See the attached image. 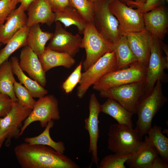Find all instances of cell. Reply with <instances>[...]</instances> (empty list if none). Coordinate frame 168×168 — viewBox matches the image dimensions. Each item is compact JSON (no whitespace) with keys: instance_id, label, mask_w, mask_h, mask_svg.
<instances>
[{"instance_id":"6da1fadb","label":"cell","mask_w":168,"mask_h":168,"mask_svg":"<svg viewBox=\"0 0 168 168\" xmlns=\"http://www.w3.org/2000/svg\"><path fill=\"white\" fill-rule=\"evenodd\" d=\"M22 168H79V165L64 153L49 146L24 142L14 149Z\"/></svg>"},{"instance_id":"7a4b0ae2","label":"cell","mask_w":168,"mask_h":168,"mask_svg":"<svg viewBox=\"0 0 168 168\" xmlns=\"http://www.w3.org/2000/svg\"><path fill=\"white\" fill-rule=\"evenodd\" d=\"M162 83L157 81L153 88L138 100L136 107L138 119L135 129L141 139L151 129L153 118L167 101L164 95Z\"/></svg>"},{"instance_id":"3957f363","label":"cell","mask_w":168,"mask_h":168,"mask_svg":"<svg viewBox=\"0 0 168 168\" xmlns=\"http://www.w3.org/2000/svg\"><path fill=\"white\" fill-rule=\"evenodd\" d=\"M128 66L105 75L93 85V89L100 92L128 83L146 81L147 66L137 61Z\"/></svg>"},{"instance_id":"277c9868","label":"cell","mask_w":168,"mask_h":168,"mask_svg":"<svg viewBox=\"0 0 168 168\" xmlns=\"http://www.w3.org/2000/svg\"><path fill=\"white\" fill-rule=\"evenodd\" d=\"M108 136V148L112 152L120 155L135 152L142 142L135 129L118 124L110 125Z\"/></svg>"},{"instance_id":"5b68a950","label":"cell","mask_w":168,"mask_h":168,"mask_svg":"<svg viewBox=\"0 0 168 168\" xmlns=\"http://www.w3.org/2000/svg\"><path fill=\"white\" fill-rule=\"evenodd\" d=\"M164 43L162 40L151 34L150 53L147 67L145 81V93L150 91L156 82L160 80L162 83L168 81V75L164 71L168 68V57L164 54Z\"/></svg>"},{"instance_id":"8992f818","label":"cell","mask_w":168,"mask_h":168,"mask_svg":"<svg viewBox=\"0 0 168 168\" xmlns=\"http://www.w3.org/2000/svg\"><path fill=\"white\" fill-rule=\"evenodd\" d=\"M83 34L81 48H84L86 53L85 59L82 63L84 71L104 54L113 51L114 44L100 34L92 22H87Z\"/></svg>"},{"instance_id":"52a82bcc","label":"cell","mask_w":168,"mask_h":168,"mask_svg":"<svg viewBox=\"0 0 168 168\" xmlns=\"http://www.w3.org/2000/svg\"><path fill=\"white\" fill-rule=\"evenodd\" d=\"M110 0H96L94 3L92 23L100 34L114 44L121 35L119 21L109 8Z\"/></svg>"},{"instance_id":"ba28073f","label":"cell","mask_w":168,"mask_h":168,"mask_svg":"<svg viewBox=\"0 0 168 168\" xmlns=\"http://www.w3.org/2000/svg\"><path fill=\"white\" fill-rule=\"evenodd\" d=\"M118 70L116 59L114 51L106 53L84 72L77 88V95L82 98L88 88L103 76Z\"/></svg>"},{"instance_id":"9c48e42d","label":"cell","mask_w":168,"mask_h":168,"mask_svg":"<svg viewBox=\"0 0 168 168\" xmlns=\"http://www.w3.org/2000/svg\"><path fill=\"white\" fill-rule=\"evenodd\" d=\"M60 119L57 100L53 95H46L36 101L30 113L23 122L19 137L22 135L28 126L33 122L39 121L41 127L45 128L51 120H59Z\"/></svg>"},{"instance_id":"30bf717a","label":"cell","mask_w":168,"mask_h":168,"mask_svg":"<svg viewBox=\"0 0 168 168\" xmlns=\"http://www.w3.org/2000/svg\"><path fill=\"white\" fill-rule=\"evenodd\" d=\"M145 81L128 83L100 92L101 97L113 99L124 107L136 114V107L145 93Z\"/></svg>"},{"instance_id":"8fae6325","label":"cell","mask_w":168,"mask_h":168,"mask_svg":"<svg viewBox=\"0 0 168 168\" xmlns=\"http://www.w3.org/2000/svg\"><path fill=\"white\" fill-rule=\"evenodd\" d=\"M108 7L119 21L120 34L145 30L143 13L139 9H133L118 0H111Z\"/></svg>"},{"instance_id":"7c38bea8","label":"cell","mask_w":168,"mask_h":168,"mask_svg":"<svg viewBox=\"0 0 168 168\" xmlns=\"http://www.w3.org/2000/svg\"><path fill=\"white\" fill-rule=\"evenodd\" d=\"M89 110V116L84 121V127L88 131L89 137L88 152L91 156V160L89 166L90 167L93 164L97 166L99 161L97 142L99 137L98 117L100 112V104L94 93L91 95Z\"/></svg>"},{"instance_id":"4fadbf2b","label":"cell","mask_w":168,"mask_h":168,"mask_svg":"<svg viewBox=\"0 0 168 168\" xmlns=\"http://www.w3.org/2000/svg\"><path fill=\"white\" fill-rule=\"evenodd\" d=\"M32 110L22 106L17 101H14L10 111L0 118V129L6 135L7 145H10L11 139L19 137L22 124Z\"/></svg>"},{"instance_id":"5bb4252c","label":"cell","mask_w":168,"mask_h":168,"mask_svg":"<svg viewBox=\"0 0 168 168\" xmlns=\"http://www.w3.org/2000/svg\"><path fill=\"white\" fill-rule=\"evenodd\" d=\"M55 22V30L47 47L73 57L81 48L82 38L78 34L74 35L67 31L60 22Z\"/></svg>"},{"instance_id":"9a60e30c","label":"cell","mask_w":168,"mask_h":168,"mask_svg":"<svg viewBox=\"0 0 168 168\" xmlns=\"http://www.w3.org/2000/svg\"><path fill=\"white\" fill-rule=\"evenodd\" d=\"M145 30L162 40L168 30V14L165 5L159 6L143 14Z\"/></svg>"},{"instance_id":"2e32d148","label":"cell","mask_w":168,"mask_h":168,"mask_svg":"<svg viewBox=\"0 0 168 168\" xmlns=\"http://www.w3.org/2000/svg\"><path fill=\"white\" fill-rule=\"evenodd\" d=\"M20 59L19 65L22 71L26 72L32 79L44 86L47 83L45 72L38 56L28 45L21 49Z\"/></svg>"},{"instance_id":"e0dca14e","label":"cell","mask_w":168,"mask_h":168,"mask_svg":"<svg viewBox=\"0 0 168 168\" xmlns=\"http://www.w3.org/2000/svg\"><path fill=\"white\" fill-rule=\"evenodd\" d=\"M127 38L129 46L138 61L147 66L150 55L151 34L145 30L137 32L121 33Z\"/></svg>"},{"instance_id":"ac0fdd59","label":"cell","mask_w":168,"mask_h":168,"mask_svg":"<svg viewBox=\"0 0 168 168\" xmlns=\"http://www.w3.org/2000/svg\"><path fill=\"white\" fill-rule=\"evenodd\" d=\"M20 5L10 13L6 22L0 24V43L6 44L23 27L26 25L27 17Z\"/></svg>"},{"instance_id":"d6986e66","label":"cell","mask_w":168,"mask_h":168,"mask_svg":"<svg viewBox=\"0 0 168 168\" xmlns=\"http://www.w3.org/2000/svg\"><path fill=\"white\" fill-rule=\"evenodd\" d=\"M27 11L26 25L29 27L40 23L50 26L54 22L55 13L46 0H34Z\"/></svg>"},{"instance_id":"ffe728a7","label":"cell","mask_w":168,"mask_h":168,"mask_svg":"<svg viewBox=\"0 0 168 168\" xmlns=\"http://www.w3.org/2000/svg\"><path fill=\"white\" fill-rule=\"evenodd\" d=\"M44 71L46 72L58 66L69 68L75 64L76 61L69 54L58 52L46 47L44 52L38 56Z\"/></svg>"},{"instance_id":"44dd1931","label":"cell","mask_w":168,"mask_h":168,"mask_svg":"<svg viewBox=\"0 0 168 168\" xmlns=\"http://www.w3.org/2000/svg\"><path fill=\"white\" fill-rule=\"evenodd\" d=\"M100 112L113 117L119 124L133 128L132 118L134 114L113 99L108 98L100 105Z\"/></svg>"},{"instance_id":"7402d4cb","label":"cell","mask_w":168,"mask_h":168,"mask_svg":"<svg viewBox=\"0 0 168 168\" xmlns=\"http://www.w3.org/2000/svg\"><path fill=\"white\" fill-rule=\"evenodd\" d=\"M54 13L55 22L59 21L63 23L65 29L75 25L77 27L79 33L83 34L88 22L71 4Z\"/></svg>"},{"instance_id":"603a6c76","label":"cell","mask_w":168,"mask_h":168,"mask_svg":"<svg viewBox=\"0 0 168 168\" xmlns=\"http://www.w3.org/2000/svg\"><path fill=\"white\" fill-rule=\"evenodd\" d=\"M10 61L13 74L16 76L20 83L28 90L33 98H39L48 94V91L44 87L24 73L20 67L19 59L16 56L12 57Z\"/></svg>"},{"instance_id":"cb8c5ba5","label":"cell","mask_w":168,"mask_h":168,"mask_svg":"<svg viewBox=\"0 0 168 168\" xmlns=\"http://www.w3.org/2000/svg\"><path fill=\"white\" fill-rule=\"evenodd\" d=\"M158 156L156 149L144 141L140 148L133 153L125 163L131 168H147Z\"/></svg>"},{"instance_id":"d4e9b609","label":"cell","mask_w":168,"mask_h":168,"mask_svg":"<svg viewBox=\"0 0 168 168\" xmlns=\"http://www.w3.org/2000/svg\"><path fill=\"white\" fill-rule=\"evenodd\" d=\"M144 141L154 147L165 161L168 162V138L162 133L161 127L154 125L148 132Z\"/></svg>"},{"instance_id":"484cf974","label":"cell","mask_w":168,"mask_h":168,"mask_svg":"<svg viewBox=\"0 0 168 168\" xmlns=\"http://www.w3.org/2000/svg\"><path fill=\"white\" fill-rule=\"evenodd\" d=\"M52 33L43 31L39 24L30 27L27 44L38 56L44 52L47 42L50 40Z\"/></svg>"},{"instance_id":"4316f807","label":"cell","mask_w":168,"mask_h":168,"mask_svg":"<svg viewBox=\"0 0 168 168\" xmlns=\"http://www.w3.org/2000/svg\"><path fill=\"white\" fill-rule=\"evenodd\" d=\"M118 70L124 68L138 61L128 45L126 35L121 34L118 41L114 44V50Z\"/></svg>"},{"instance_id":"83f0119b","label":"cell","mask_w":168,"mask_h":168,"mask_svg":"<svg viewBox=\"0 0 168 168\" xmlns=\"http://www.w3.org/2000/svg\"><path fill=\"white\" fill-rule=\"evenodd\" d=\"M29 28L30 27L27 25L23 27L0 50V65L16 50L27 45V39Z\"/></svg>"},{"instance_id":"f1b7e54d","label":"cell","mask_w":168,"mask_h":168,"mask_svg":"<svg viewBox=\"0 0 168 168\" xmlns=\"http://www.w3.org/2000/svg\"><path fill=\"white\" fill-rule=\"evenodd\" d=\"M12 65L8 59L0 65V92L8 96L13 101H17L14 91L16 81Z\"/></svg>"},{"instance_id":"f546056e","label":"cell","mask_w":168,"mask_h":168,"mask_svg":"<svg viewBox=\"0 0 168 168\" xmlns=\"http://www.w3.org/2000/svg\"><path fill=\"white\" fill-rule=\"evenodd\" d=\"M54 120L49 121L44 131L39 135L33 137H26L24 142L30 144H40L51 147L56 151L64 153L66 148L63 142L54 141L50 135V129L53 127Z\"/></svg>"},{"instance_id":"4dcf8cb0","label":"cell","mask_w":168,"mask_h":168,"mask_svg":"<svg viewBox=\"0 0 168 168\" xmlns=\"http://www.w3.org/2000/svg\"><path fill=\"white\" fill-rule=\"evenodd\" d=\"M133 153L126 155H120L114 153L104 157L98 164L99 168H125L126 161Z\"/></svg>"},{"instance_id":"1f68e13d","label":"cell","mask_w":168,"mask_h":168,"mask_svg":"<svg viewBox=\"0 0 168 168\" xmlns=\"http://www.w3.org/2000/svg\"><path fill=\"white\" fill-rule=\"evenodd\" d=\"M14 91L20 105L27 108L33 109L36 101L27 88L16 81L14 83Z\"/></svg>"},{"instance_id":"d6a6232c","label":"cell","mask_w":168,"mask_h":168,"mask_svg":"<svg viewBox=\"0 0 168 168\" xmlns=\"http://www.w3.org/2000/svg\"><path fill=\"white\" fill-rule=\"evenodd\" d=\"M71 5L76 9L88 22H92L94 4L88 0H69Z\"/></svg>"},{"instance_id":"836d02e7","label":"cell","mask_w":168,"mask_h":168,"mask_svg":"<svg viewBox=\"0 0 168 168\" xmlns=\"http://www.w3.org/2000/svg\"><path fill=\"white\" fill-rule=\"evenodd\" d=\"M82 61L63 83L62 87L66 94L71 92L80 81L82 75Z\"/></svg>"},{"instance_id":"e575fe53","label":"cell","mask_w":168,"mask_h":168,"mask_svg":"<svg viewBox=\"0 0 168 168\" xmlns=\"http://www.w3.org/2000/svg\"><path fill=\"white\" fill-rule=\"evenodd\" d=\"M166 0H147L144 3L134 2L133 0L128 2L126 5L132 8L139 9L143 13L146 12L159 6L165 5Z\"/></svg>"},{"instance_id":"d590c367","label":"cell","mask_w":168,"mask_h":168,"mask_svg":"<svg viewBox=\"0 0 168 168\" xmlns=\"http://www.w3.org/2000/svg\"><path fill=\"white\" fill-rule=\"evenodd\" d=\"M16 7L12 0H0V24L4 22Z\"/></svg>"},{"instance_id":"8d00e7d4","label":"cell","mask_w":168,"mask_h":168,"mask_svg":"<svg viewBox=\"0 0 168 168\" xmlns=\"http://www.w3.org/2000/svg\"><path fill=\"white\" fill-rule=\"evenodd\" d=\"M14 101L8 96L0 92V118L10 111Z\"/></svg>"},{"instance_id":"74e56055","label":"cell","mask_w":168,"mask_h":168,"mask_svg":"<svg viewBox=\"0 0 168 168\" xmlns=\"http://www.w3.org/2000/svg\"><path fill=\"white\" fill-rule=\"evenodd\" d=\"M50 5L53 11H58L71 4L69 0H46Z\"/></svg>"},{"instance_id":"f35d334b","label":"cell","mask_w":168,"mask_h":168,"mask_svg":"<svg viewBox=\"0 0 168 168\" xmlns=\"http://www.w3.org/2000/svg\"><path fill=\"white\" fill-rule=\"evenodd\" d=\"M168 164L161 157L157 156L147 168H168Z\"/></svg>"},{"instance_id":"ab89813d","label":"cell","mask_w":168,"mask_h":168,"mask_svg":"<svg viewBox=\"0 0 168 168\" xmlns=\"http://www.w3.org/2000/svg\"><path fill=\"white\" fill-rule=\"evenodd\" d=\"M34 0H12L13 5L16 6L18 3H20L25 11H27L30 3Z\"/></svg>"},{"instance_id":"60d3db41","label":"cell","mask_w":168,"mask_h":168,"mask_svg":"<svg viewBox=\"0 0 168 168\" xmlns=\"http://www.w3.org/2000/svg\"><path fill=\"white\" fill-rule=\"evenodd\" d=\"M6 139V134L2 132L0 129V148Z\"/></svg>"},{"instance_id":"b9f144b4","label":"cell","mask_w":168,"mask_h":168,"mask_svg":"<svg viewBox=\"0 0 168 168\" xmlns=\"http://www.w3.org/2000/svg\"><path fill=\"white\" fill-rule=\"evenodd\" d=\"M147 0H135L134 1L136 2L139 3H145Z\"/></svg>"},{"instance_id":"7bdbcfd3","label":"cell","mask_w":168,"mask_h":168,"mask_svg":"<svg viewBox=\"0 0 168 168\" xmlns=\"http://www.w3.org/2000/svg\"><path fill=\"white\" fill-rule=\"evenodd\" d=\"M122 2L125 4H126L128 2L132 1L133 0H118Z\"/></svg>"},{"instance_id":"ee69618b","label":"cell","mask_w":168,"mask_h":168,"mask_svg":"<svg viewBox=\"0 0 168 168\" xmlns=\"http://www.w3.org/2000/svg\"><path fill=\"white\" fill-rule=\"evenodd\" d=\"M89 0L90 2L94 3L96 1V0Z\"/></svg>"},{"instance_id":"f6af8a7d","label":"cell","mask_w":168,"mask_h":168,"mask_svg":"<svg viewBox=\"0 0 168 168\" xmlns=\"http://www.w3.org/2000/svg\"><path fill=\"white\" fill-rule=\"evenodd\" d=\"M2 44L0 43V48L1 47V46H2Z\"/></svg>"}]
</instances>
